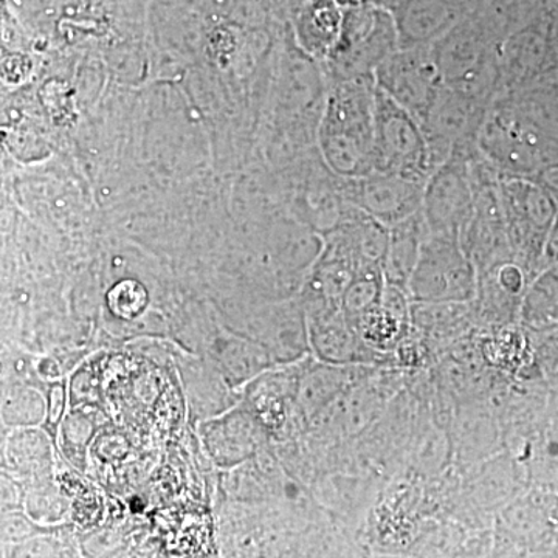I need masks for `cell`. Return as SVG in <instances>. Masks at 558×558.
<instances>
[{"label": "cell", "mask_w": 558, "mask_h": 558, "mask_svg": "<svg viewBox=\"0 0 558 558\" xmlns=\"http://www.w3.org/2000/svg\"><path fill=\"white\" fill-rule=\"evenodd\" d=\"M557 76L498 95L481 124L476 149L499 178L558 193Z\"/></svg>", "instance_id": "cell-1"}, {"label": "cell", "mask_w": 558, "mask_h": 558, "mask_svg": "<svg viewBox=\"0 0 558 558\" xmlns=\"http://www.w3.org/2000/svg\"><path fill=\"white\" fill-rule=\"evenodd\" d=\"M374 78L330 84L319 119L318 156L341 179L374 172Z\"/></svg>", "instance_id": "cell-2"}, {"label": "cell", "mask_w": 558, "mask_h": 558, "mask_svg": "<svg viewBox=\"0 0 558 558\" xmlns=\"http://www.w3.org/2000/svg\"><path fill=\"white\" fill-rule=\"evenodd\" d=\"M512 258L529 277L542 274L539 259L557 227L558 193L523 179H499Z\"/></svg>", "instance_id": "cell-3"}, {"label": "cell", "mask_w": 558, "mask_h": 558, "mask_svg": "<svg viewBox=\"0 0 558 558\" xmlns=\"http://www.w3.org/2000/svg\"><path fill=\"white\" fill-rule=\"evenodd\" d=\"M395 27L387 14L365 7L348 10L341 17L339 39L328 58L319 62L330 84L374 78V72L395 53Z\"/></svg>", "instance_id": "cell-4"}, {"label": "cell", "mask_w": 558, "mask_h": 558, "mask_svg": "<svg viewBox=\"0 0 558 558\" xmlns=\"http://www.w3.org/2000/svg\"><path fill=\"white\" fill-rule=\"evenodd\" d=\"M475 266L457 234H427L407 295L411 303H472L476 295Z\"/></svg>", "instance_id": "cell-5"}, {"label": "cell", "mask_w": 558, "mask_h": 558, "mask_svg": "<svg viewBox=\"0 0 558 558\" xmlns=\"http://www.w3.org/2000/svg\"><path fill=\"white\" fill-rule=\"evenodd\" d=\"M442 86L490 105L499 90L498 47L486 28L462 27L432 49Z\"/></svg>", "instance_id": "cell-6"}, {"label": "cell", "mask_w": 558, "mask_h": 558, "mask_svg": "<svg viewBox=\"0 0 558 558\" xmlns=\"http://www.w3.org/2000/svg\"><path fill=\"white\" fill-rule=\"evenodd\" d=\"M424 130L384 92H374V172L427 182L432 174Z\"/></svg>", "instance_id": "cell-7"}, {"label": "cell", "mask_w": 558, "mask_h": 558, "mask_svg": "<svg viewBox=\"0 0 558 558\" xmlns=\"http://www.w3.org/2000/svg\"><path fill=\"white\" fill-rule=\"evenodd\" d=\"M473 148H457L428 175L421 213L429 234H461L473 211Z\"/></svg>", "instance_id": "cell-8"}, {"label": "cell", "mask_w": 558, "mask_h": 558, "mask_svg": "<svg viewBox=\"0 0 558 558\" xmlns=\"http://www.w3.org/2000/svg\"><path fill=\"white\" fill-rule=\"evenodd\" d=\"M374 84L421 126L442 89L438 65L428 46L402 47L389 54L374 72Z\"/></svg>", "instance_id": "cell-9"}, {"label": "cell", "mask_w": 558, "mask_h": 558, "mask_svg": "<svg viewBox=\"0 0 558 558\" xmlns=\"http://www.w3.org/2000/svg\"><path fill=\"white\" fill-rule=\"evenodd\" d=\"M488 106L442 86L422 123L433 171L447 160L451 150L476 146Z\"/></svg>", "instance_id": "cell-10"}, {"label": "cell", "mask_w": 558, "mask_h": 558, "mask_svg": "<svg viewBox=\"0 0 558 558\" xmlns=\"http://www.w3.org/2000/svg\"><path fill=\"white\" fill-rule=\"evenodd\" d=\"M424 185L391 172H371L343 179V194L349 205L391 229L421 211Z\"/></svg>", "instance_id": "cell-11"}, {"label": "cell", "mask_w": 558, "mask_h": 558, "mask_svg": "<svg viewBox=\"0 0 558 558\" xmlns=\"http://www.w3.org/2000/svg\"><path fill=\"white\" fill-rule=\"evenodd\" d=\"M306 323L310 349L317 362L379 366L389 360L363 343L341 310L306 315Z\"/></svg>", "instance_id": "cell-12"}, {"label": "cell", "mask_w": 558, "mask_h": 558, "mask_svg": "<svg viewBox=\"0 0 558 558\" xmlns=\"http://www.w3.org/2000/svg\"><path fill=\"white\" fill-rule=\"evenodd\" d=\"M449 436L451 451L461 465L473 468L494 457L502 444L498 418L486 400L470 399L458 403L451 416Z\"/></svg>", "instance_id": "cell-13"}, {"label": "cell", "mask_w": 558, "mask_h": 558, "mask_svg": "<svg viewBox=\"0 0 558 558\" xmlns=\"http://www.w3.org/2000/svg\"><path fill=\"white\" fill-rule=\"evenodd\" d=\"M428 230L421 211L388 229V248L384 263V279L389 286L405 290L416 266L422 242Z\"/></svg>", "instance_id": "cell-14"}, {"label": "cell", "mask_w": 558, "mask_h": 558, "mask_svg": "<svg viewBox=\"0 0 558 558\" xmlns=\"http://www.w3.org/2000/svg\"><path fill=\"white\" fill-rule=\"evenodd\" d=\"M557 266L542 271L527 286L520 304L519 325L529 332L557 329Z\"/></svg>", "instance_id": "cell-15"}, {"label": "cell", "mask_w": 558, "mask_h": 558, "mask_svg": "<svg viewBox=\"0 0 558 558\" xmlns=\"http://www.w3.org/2000/svg\"><path fill=\"white\" fill-rule=\"evenodd\" d=\"M341 17L332 0H312L300 17V38L304 51L323 62L339 39Z\"/></svg>", "instance_id": "cell-16"}, {"label": "cell", "mask_w": 558, "mask_h": 558, "mask_svg": "<svg viewBox=\"0 0 558 558\" xmlns=\"http://www.w3.org/2000/svg\"><path fill=\"white\" fill-rule=\"evenodd\" d=\"M384 274L379 269H359L354 278L344 289L340 300V310L349 325L379 306L381 290H384Z\"/></svg>", "instance_id": "cell-17"}]
</instances>
